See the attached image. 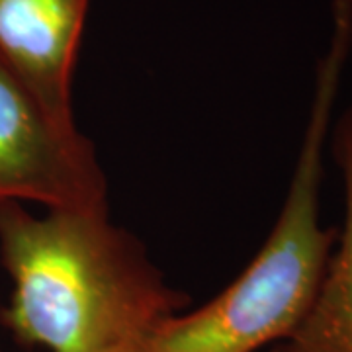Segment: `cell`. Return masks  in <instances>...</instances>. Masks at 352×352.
Masks as SVG:
<instances>
[{
	"mask_svg": "<svg viewBox=\"0 0 352 352\" xmlns=\"http://www.w3.org/2000/svg\"><path fill=\"white\" fill-rule=\"evenodd\" d=\"M0 200L108 212V184L92 143L76 127L53 122L2 65Z\"/></svg>",
	"mask_w": 352,
	"mask_h": 352,
	"instance_id": "3957f363",
	"label": "cell"
},
{
	"mask_svg": "<svg viewBox=\"0 0 352 352\" xmlns=\"http://www.w3.org/2000/svg\"><path fill=\"white\" fill-rule=\"evenodd\" d=\"M327 145L342 175L344 223L307 314L272 352H352V104L331 126Z\"/></svg>",
	"mask_w": 352,
	"mask_h": 352,
	"instance_id": "5b68a950",
	"label": "cell"
},
{
	"mask_svg": "<svg viewBox=\"0 0 352 352\" xmlns=\"http://www.w3.org/2000/svg\"><path fill=\"white\" fill-rule=\"evenodd\" d=\"M90 0H0V65L61 127L73 118V73Z\"/></svg>",
	"mask_w": 352,
	"mask_h": 352,
	"instance_id": "277c9868",
	"label": "cell"
},
{
	"mask_svg": "<svg viewBox=\"0 0 352 352\" xmlns=\"http://www.w3.org/2000/svg\"><path fill=\"white\" fill-rule=\"evenodd\" d=\"M333 32L288 194L268 239L239 278L204 307L170 317L141 352H254L286 339L307 314L339 229L321 226L325 149L352 53V0H333Z\"/></svg>",
	"mask_w": 352,
	"mask_h": 352,
	"instance_id": "7a4b0ae2",
	"label": "cell"
},
{
	"mask_svg": "<svg viewBox=\"0 0 352 352\" xmlns=\"http://www.w3.org/2000/svg\"><path fill=\"white\" fill-rule=\"evenodd\" d=\"M0 261L14 282L2 321L50 352H141L188 296L108 212L47 210L0 200Z\"/></svg>",
	"mask_w": 352,
	"mask_h": 352,
	"instance_id": "6da1fadb",
	"label": "cell"
}]
</instances>
